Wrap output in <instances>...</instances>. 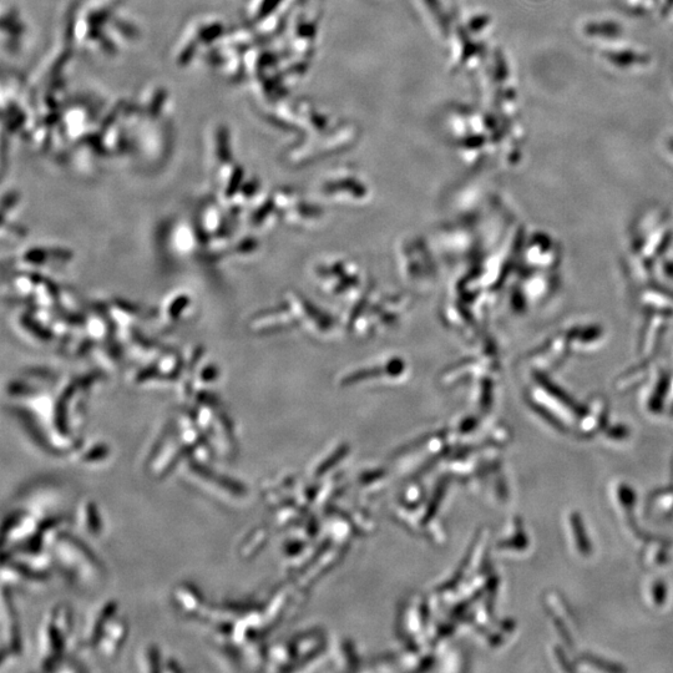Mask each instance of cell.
<instances>
[{
	"instance_id": "1",
	"label": "cell",
	"mask_w": 673,
	"mask_h": 673,
	"mask_svg": "<svg viewBox=\"0 0 673 673\" xmlns=\"http://www.w3.org/2000/svg\"><path fill=\"white\" fill-rule=\"evenodd\" d=\"M74 621L67 602H59L43 617L38 629V665L42 671H82L78 661L70 657Z\"/></svg>"
},
{
	"instance_id": "2",
	"label": "cell",
	"mask_w": 673,
	"mask_h": 673,
	"mask_svg": "<svg viewBox=\"0 0 673 673\" xmlns=\"http://www.w3.org/2000/svg\"><path fill=\"white\" fill-rule=\"evenodd\" d=\"M119 605L114 600L105 601L86 622L79 649L94 652L98 659L113 661L128 639L129 625L118 615Z\"/></svg>"
},
{
	"instance_id": "3",
	"label": "cell",
	"mask_w": 673,
	"mask_h": 673,
	"mask_svg": "<svg viewBox=\"0 0 673 673\" xmlns=\"http://www.w3.org/2000/svg\"><path fill=\"white\" fill-rule=\"evenodd\" d=\"M54 565L79 589L96 588L105 578L104 568L88 546L65 529L50 546Z\"/></svg>"
},
{
	"instance_id": "4",
	"label": "cell",
	"mask_w": 673,
	"mask_h": 673,
	"mask_svg": "<svg viewBox=\"0 0 673 673\" xmlns=\"http://www.w3.org/2000/svg\"><path fill=\"white\" fill-rule=\"evenodd\" d=\"M185 459H187V453L177 430L174 429L171 432L166 429L151 449L146 459V469L151 477L161 479L169 475L172 470L181 467Z\"/></svg>"
},
{
	"instance_id": "5",
	"label": "cell",
	"mask_w": 673,
	"mask_h": 673,
	"mask_svg": "<svg viewBox=\"0 0 673 673\" xmlns=\"http://www.w3.org/2000/svg\"><path fill=\"white\" fill-rule=\"evenodd\" d=\"M9 594L7 586H3V635L2 650H0V665L2 667L22 652V637H20L17 610H15L12 596Z\"/></svg>"
},
{
	"instance_id": "6",
	"label": "cell",
	"mask_w": 673,
	"mask_h": 673,
	"mask_svg": "<svg viewBox=\"0 0 673 673\" xmlns=\"http://www.w3.org/2000/svg\"><path fill=\"white\" fill-rule=\"evenodd\" d=\"M172 602H174V606L180 612V615L186 617V619L201 621H204L211 607L205 601L201 591L189 583L176 586L172 591Z\"/></svg>"
},
{
	"instance_id": "7",
	"label": "cell",
	"mask_w": 673,
	"mask_h": 673,
	"mask_svg": "<svg viewBox=\"0 0 673 673\" xmlns=\"http://www.w3.org/2000/svg\"><path fill=\"white\" fill-rule=\"evenodd\" d=\"M77 521L80 529L93 536V538H99L103 533V519H101L98 506L93 500L86 499L82 504H79Z\"/></svg>"
},
{
	"instance_id": "8",
	"label": "cell",
	"mask_w": 673,
	"mask_h": 673,
	"mask_svg": "<svg viewBox=\"0 0 673 673\" xmlns=\"http://www.w3.org/2000/svg\"><path fill=\"white\" fill-rule=\"evenodd\" d=\"M161 652L158 646L148 645L138 654V666L140 671L158 672L164 670V662L161 661Z\"/></svg>"
},
{
	"instance_id": "9",
	"label": "cell",
	"mask_w": 673,
	"mask_h": 673,
	"mask_svg": "<svg viewBox=\"0 0 673 673\" xmlns=\"http://www.w3.org/2000/svg\"><path fill=\"white\" fill-rule=\"evenodd\" d=\"M75 453H78L77 459L79 463L93 465L105 462L110 457V448L106 444L96 443L89 448L82 450L79 448Z\"/></svg>"
},
{
	"instance_id": "10",
	"label": "cell",
	"mask_w": 673,
	"mask_h": 673,
	"mask_svg": "<svg viewBox=\"0 0 673 673\" xmlns=\"http://www.w3.org/2000/svg\"><path fill=\"white\" fill-rule=\"evenodd\" d=\"M665 560L666 554L665 551L662 550L661 546L655 545L647 550L645 563L647 566H650V568H656V566H660L662 563H665Z\"/></svg>"
},
{
	"instance_id": "11",
	"label": "cell",
	"mask_w": 673,
	"mask_h": 673,
	"mask_svg": "<svg viewBox=\"0 0 673 673\" xmlns=\"http://www.w3.org/2000/svg\"><path fill=\"white\" fill-rule=\"evenodd\" d=\"M573 525L576 541L580 544V550L583 551V553H588L589 544L585 543L583 526H581L580 521L578 523V520H573Z\"/></svg>"
},
{
	"instance_id": "12",
	"label": "cell",
	"mask_w": 673,
	"mask_h": 673,
	"mask_svg": "<svg viewBox=\"0 0 673 673\" xmlns=\"http://www.w3.org/2000/svg\"><path fill=\"white\" fill-rule=\"evenodd\" d=\"M652 597H654L656 605H661V602L664 601L665 589L661 581H657V583L654 585V588H652Z\"/></svg>"
}]
</instances>
